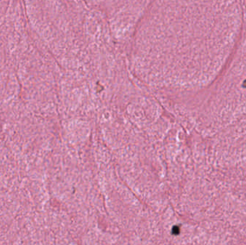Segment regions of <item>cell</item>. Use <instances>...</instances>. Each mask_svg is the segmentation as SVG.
<instances>
[{
    "label": "cell",
    "instance_id": "6da1fadb",
    "mask_svg": "<svg viewBox=\"0 0 246 245\" xmlns=\"http://www.w3.org/2000/svg\"><path fill=\"white\" fill-rule=\"evenodd\" d=\"M180 232V229L178 226H174L172 229V233L174 234H178Z\"/></svg>",
    "mask_w": 246,
    "mask_h": 245
}]
</instances>
